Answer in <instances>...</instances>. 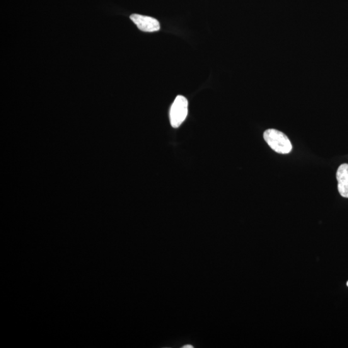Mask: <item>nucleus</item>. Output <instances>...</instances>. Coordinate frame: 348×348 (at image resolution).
I'll return each mask as SVG.
<instances>
[{"mask_svg": "<svg viewBox=\"0 0 348 348\" xmlns=\"http://www.w3.org/2000/svg\"><path fill=\"white\" fill-rule=\"evenodd\" d=\"M264 139L270 148L278 154H287L292 151V145L288 137L279 130H266L264 133Z\"/></svg>", "mask_w": 348, "mask_h": 348, "instance_id": "nucleus-1", "label": "nucleus"}, {"mask_svg": "<svg viewBox=\"0 0 348 348\" xmlns=\"http://www.w3.org/2000/svg\"><path fill=\"white\" fill-rule=\"evenodd\" d=\"M188 102L187 99L183 96H178L171 105L170 111V120L171 127L179 128L185 122L188 115Z\"/></svg>", "mask_w": 348, "mask_h": 348, "instance_id": "nucleus-2", "label": "nucleus"}, {"mask_svg": "<svg viewBox=\"0 0 348 348\" xmlns=\"http://www.w3.org/2000/svg\"><path fill=\"white\" fill-rule=\"evenodd\" d=\"M130 19L139 30L143 32H156L160 29V24L159 21L152 17L134 14L130 16Z\"/></svg>", "mask_w": 348, "mask_h": 348, "instance_id": "nucleus-3", "label": "nucleus"}, {"mask_svg": "<svg viewBox=\"0 0 348 348\" xmlns=\"http://www.w3.org/2000/svg\"><path fill=\"white\" fill-rule=\"evenodd\" d=\"M338 190L341 196L348 198V164H341L337 171Z\"/></svg>", "mask_w": 348, "mask_h": 348, "instance_id": "nucleus-4", "label": "nucleus"}, {"mask_svg": "<svg viewBox=\"0 0 348 348\" xmlns=\"http://www.w3.org/2000/svg\"><path fill=\"white\" fill-rule=\"evenodd\" d=\"M183 347H185H185H193V346H190V345H188V346H183Z\"/></svg>", "mask_w": 348, "mask_h": 348, "instance_id": "nucleus-5", "label": "nucleus"}, {"mask_svg": "<svg viewBox=\"0 0 348 348\" xmlns=\"http://www.w3.org/2000/svg\"><path fill=\"white\" fill-rule=\"evenodd\" d=\"M347 286L348 287V281L347 282Z\"/></svg>", "mask_w": 348, "mask_h": 348, "instance_id": "nucleus-6", "label": "nucleus"}]
</instances>
